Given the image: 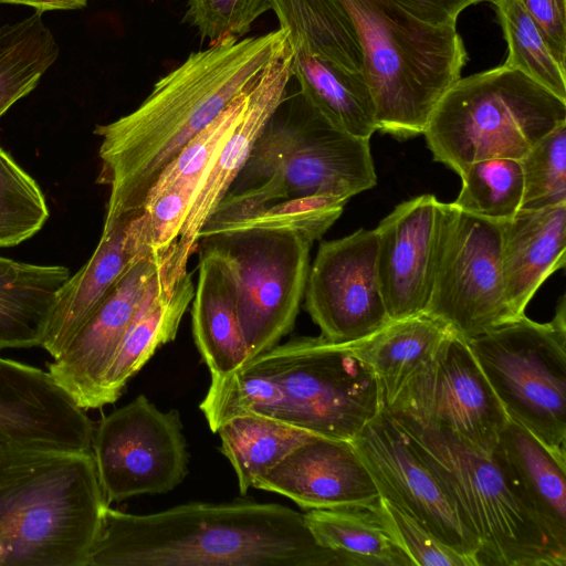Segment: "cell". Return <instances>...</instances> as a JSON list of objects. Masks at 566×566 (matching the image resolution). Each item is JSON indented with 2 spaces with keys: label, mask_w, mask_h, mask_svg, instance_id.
<instances>
[{
  "label": "cell",
  "mask_w": 566,
  "mask_h": 566,
  "mask_svg": "<svg viewBox=\"0 0 566 566\" xmlns=\"http://www.w3.org/2000/svg\"><path fill=\"white\" fill-rule=\"evenodd\" d=\"M287 44L282 28L212 43L160 77L132 113L96 125L94 134L101 138L97 184L109 187L104 219L139 210L181 148L247 95Z\"/></svg>",
  "instance_id": "obj_1"
},
{
  "label": "cell",
  "mask_w": 566,
  "mask_h": 566,
  "mask_svg": "<svg viewBox=\"0 0 566 566\" xmlns=\"http://www.w3.org/2000/svg\"><path fill=\"white\" fill-rule=\"evenodd\" d=\"M85 566H345L304 514L275 503H188L103 512Z\"/></svg>",
  "instance_id": "obj_2"
},
{
  "label": "cell",
  "mask_w": 566,
  "mask_h": 566,
  "mask_svg": "<svg viewBox=\"0 0 566 566\" xmlns=\"http://www.w3.org/2000/svg\"><path fill=\"white\" fill-rule=\"evenodd\" d=\"M384 406L379 382L364 363L338 343L305 336L211 378L199 408L213 432L234 416L256 412L352 441Z\"/></svg>",
  "instance_id": "obj_3"
},
{
  "label": "cell",
  "mask_w": 566,
  "mask_h": 566,
  "mask_svg": "<svg viewBox=\"0 0 566 566\" xmlns=\"http://www.w3.org/2000/svg\"><path fill=\"white\" fill-rule=\"evenodd\" d=\"M346 202L336 197L283 201L239 217L210 218L202 227L197 249L217 258L233 281L249 360L293 329L311 248Z\"/></svg>",
  "instance_id": "obj_4"
},
{
  "label": "cell",
  "mask_w": 566,
  "mask_h": 566,
  "mask_svg": "<svg viewBox=\"0 0 566 566\" xmlns=\"http://www.w3.org/2000/svg\"><path fill=\"white\" fill-rule=\"evenodd\" d=\"M107 505L92 451L0 444V566H85Z\"/></svg>",
  "instance_id": "obj_5"
},
{
  "label": "cell",
  "mask_w": 566,
  "mask_h": 566,
  "mask_svg": "<svg viewBox=\"0 0 566 566\" xmlns=\"http://www.w3.org/2000/svg\"><path fill=\"white\" fill-rule=\"evenodd\" d=\"M350 18L363 54L377 130L405 139L422 135L468 53L455 27H431L391 0H334Z\"/></svg>",
  "instance_id": "obj_6"
},
{
  "label": "cell",
  "mask_w": 566,
  "mask_h": 566,
  "mask_svg": "<svg viewBox=\"0 0 566 566\" xmlns=\"http://www.w3.org/2000/svg\"><path fill=\"white\" fill-rule=\"evenodd\" d=\"M369 140L331 126L301 96L292 116L276 111L268 122L210 218H233L312 197L348 201L377 182Z\"/></svg>",
  "instance_id": "obj_7"
},
{
  "label": "cell",
  "mask_w": 566,
  "mask_h": 566,
  "mask_svg": "<svg viewBox=\"0 0 566 566\" xmlns=\"http://www.w3.org/2000/svg\"><path fill=\"white\" fill-rule=\"evenodd\" d=\"M389 413L410 434L452 497L478 543L479 566L566 565V548L551 535L520 485L492 453L449 430Z\"/></svg>",
  "instance_id": "obj_8"
},
{
  "label": "cell",
  "mask_w": 566,
  "mask_h": 566,
  "mask_svg": "<svg viewBox=\"0 0 566 566\" xmlns=\"http://www.w3.org/2000/svg\"><path fill=\"white\" fill-rule=\"evenodd\" d=\"M564 123L566 101L501 64L450 86L422 135L433 159L461 176L475 161L521 159Z\"/></svg>",
  "instance_id": "obj_9"
},
{
  "label": "cell",
  "mask_w": 566,
  "mask_h": 566,
  "mask_svg": "<svg viewBox=\"0 0 566 566\" xmlns=\"http://www.w3.org/2000/svg\"><path fill=\"white\" fill-rule=\"evenodd\" d=\"M507 418L566 460V304L551 322L522 315L465 339Z\"/></svg>",
  "instance_id": "obj_10"
},
{
  "label": "cell",
  "mask_w": 566,
  "mask_h": 566,
  "mask_svg": "<svg viewBox=\"0 0 566 566\" xmlns=\"http://www.w3.org/2000/svg\"><path fill=\"white\" fill-rule=\"evenodd\" d=\"M502 221L437 202L432 281L423 314L471 338L515 317L501 266Z\"/></svg>",
  "instance_id": "obj_11"
},
{
  "label": "cell",
  "mask_w": 566,
  "mask_h": 566,
  "mask_svg": "<svg viewBox=\"0 0 566 566\" xmlns=\"http://www.w3.org/2000/svg\"><path fill=\"white\" fill-rule=\"evenodd\" d=\"M92 453L108 504L169 492L188 473L189 453L179 412H164L144 395L99 420Z\"/></svg>",
  "instance_id": "obj_12"
},
{
  "label": "cell",
  "mask_w": 566,
  "mask_h": 566,
  "mask_svg": "<svg viewBox=\"0 0 566 566\" xmlns=\"http://www.w3.org/2000/svg\"><path fill=\"white\" fill-rule=\"evenodd\" d=\"M385 408L489 454L509 419L465 339L451 332Z\"/></svg>",
  "instance_id": "obj_13"
},
{
  "label": "cell",
  "mask_w": 566,
  "mask_h": 566,
  "mask_svg": "<svg viewBox=\"0 0 566 566\" xmlns=\"http://www.w3.org/2000/svg\"><path fill=\"white\" fill-rule=\"evenodd\" d=\"M352 443L381 499L478 563V543L464 525L452 497L410 434L385 406Z\"/></svg>",
  "instance_id": "obj_14"
},
{
  "label": "cell",
  "mask_w": 566,
  "mask_h": 566,
  "mask_svg": "<svg viewBox=\"0 0 566 566\" xmlns=\"http://www.w3.org/2000/svg\"><path fill=\"white\" fill-rule=\"evenodd\" d=\"M376 231L358 229L322 241L310 265L305 310L333 343H349L380 329L389 318L379 289Z\"/></svg>",
  "instance_id": "obj_15"
},
{
  "label": "cell",
  "mask_w": 566,
  "mask_h": 566,
  "mask_svg": "<svg viewBox=\"0 0 566 566\" xmlns=\"http://www.w3.org/2000/svg\"><path fill=\"white\" fill-rule=\"evenodd\" d=\"M176 243L166 251L138 259L64 352L48 365V371L80 408H99V390L106 369L139 311L155 275Z\"/></svg>",
  "instance_id": "obj_16"
},
{
  "label": "cell",
  "mask_w": 566,
  "mask_h": 566,
  "mask_svg": "<svg viewBox=\"0 0 566 566\" xmlns=\"http://www.w3.org/2000/svg\"><path fill=\"white\" fill-rule=\"evenodd\" d=\"M94 428L49 371L0 356V444L92 451Z\"/></svg>",
  "instance_id": "obj_17"
},
{
  "label": "cell",
  "mask_w": 566,
  "mask_h": 566,
  "mask_svg": "<svg viewBox=\"0 0 566 566\" xmlns=\"http://www.w3.org/2000/svg\"><path fill=\"white\" fill-rule=\"evenodd\" d=\"M437 202L433 195L403 201L375 229L377 279L391 321L423 314L428 304Z\"/></svg>",
  "instance_id": "obj_18"
},
{
  "label": "cell",
  "mask_w": 566,
  "mask_h": 566,
  "mask_svg": "<svg viewBox=\"0 0 566 566\" xmlns=\"http://www.w3.org/2000/svg\"><path fill=\"white\" fill-rule=\"evenodd\" d=\"M252 488L286 496L306 510L370 509L380 499L352 441L324 437L295 449Z\"/></svg>",
  "instance_id": "obj_19"
},
{
  "label": "cell",
  "mask_w": 566,
  "mask_h": 566,
  "mask_svg": "<svg viewBox=\"0 0 566 566\" xmlns=\"http://www.w3.org/2000/svg\"><path fill=\"white\" fill-rule=\"evenodd\" d=\"M289 44L264 67L248 94L243 113L199 187L177 241L179 254L189 260L199 233L248 161L268 122L283 104L292 73Z\"/></svg>",
  "instance_id": "obj_20"
},
{
  "label": "cell",
  "mask_w": 566,
  "mask_h": 566,
  "mask_svg": "<svg viewBox=\"0 0 566 566\" xmlns=\"http://www.w3.org/2000/svg\"><path fill=\"white\" fill-rule=\"evenodd\" d=\"M149 253L157 252L143 245L136 210L104 219L93 254L61 287L40 347L57 358L120 277Z\"/></svg>",
  "instance_id": "obj_21"
},
{
  "label": "cell",
  "mask_w": 566,
  "mask_h": 566,
  "mask_svg": "<svg viewBox=\"0 0 566 566\" xmlns=\"http://www.w3.org/2000/svg\"><path fill=\"white\" fill-rule=\"evenodd\" d=\"M187 264L188 261L179 255L176 243L155 275L139 311L106 369L99 390V408L115 402L128 380L156 350L175 339L195 294Z\"/></svg>",
  "instance_id": "obj_22"
},
{
  "label": "cell",
  "mask_w": 566,
  "mask_h": 566,
  "mask_svg": "<svg viewBox=\"0 0 566 566\" xmlns=\"http://www.w3.org/2000/svg\"><path fill=\"white\" fill-rule=\"evenodd\" d=\"M566 263V205L520 209L502 221L501 266L507 305L515 317L543 282Z\"/></svg>",
  "instance_id": "obj_23"
},
{
  "label": "cell",
  "mask_w": 566,
  "mask_h": 566,
  "mask_svg": "<svg viewBox=\"0 0 566 566\" xmlns=\"http://www.w3.org/2000/svg\"><path fill=\"white\" fill-rule=\"evenodd\" d=\"M191 316L193 339L211 378L224 377L249 361L233 281L217 258L200 251Z\"/></svg>",
  "instance_id": "obj_24"
},
{
  "label": "cell",
  "mask_w": 566,
  "mask_h": 566,
  "mask_svg": "<svg viewBox=\"0 0 566 566\" xmlns=\"http://www.w3.org/2000/svg\"><path fill=\"white\" fill-rule=\"evenodd\" d=\"M70 276L64 265L0 255V350L41 346L57 294Z\"/></svg>",
  "instance_id": "obj_25"
},
{
  "label": "cell",
  "mask_w": 566,
  "mask_h": 566,
  "mask_svg": "<svg viewBox=\"0 0 566 566\" xmlns=\"http://www.w3.org/2000/svg\"><path fill=\"white\" fill-rule=\"evenodd\" d=\"M492 454L520 485L551 535L566 548V460L510 418Z\"/></svg>",
  "instance_id": "obj_26"
},
{
  "label": "cell",
  "mask_w": 566,
  "mask_h": 566,
  "mask_svg": "<svg viewBox=\"0 0 566 566\" xmlns=\"http://www.w3.org/2000/svg\"><path fill=\"white\" fill-rule=\"evenodd\" d=\"M292 73L305 103L331 126L369 138L377 130L373 94L363 71H349L291 46Z\"/></svg>",
  "instance_id": "obj_27"
},
{
  "label": "cell",
  "mask_w": 566,
  "mask_h": 566,
  "mask_svg": "<svg viewBox=\"0 0 566 566\" xmlns=\"http://www.w3.org/2000/svg\"><path fill=\"white\" fill-rule=\"evenodd\" d=\"M448 333L444 326L420 314L390 321L364 338L338 344L374 373L387 407L434 356Z\"/></svg>",
  "instance_id": "obj_28"
},
{
  "label": "cell",
  "mask_w": 566,
  "mask_h": 566,
  "mask_svg": "<svg viewBox=\"0 0 566 566\" xmlns=\"http://www.w3.org/2000/svg\"><path fill=\"white\" fill-rule=\"evenodd\" d=\"M216 432L221 453L234 469L241 494L295 449L319 437L256 412L234 416Z\"/></svg>",
  "instance_id": "obj_29"
},
{
  "label": "cell",
  "mask_w": 566,
  "mask_h": 566,
  "mask_svg": "<svg viewBox=\"0 0 566 566\" xmlns=\"http://www.w3.org/2000/svg\"><path fill=\"white\" fill-rule=\"evenodd\" d=\"M304 517L315 539L345 566H413L369 509H313Z\"/></svg>",
  "instance_id": "obj_30"
},
{
  "label": "cell",
  "mask_w": 566,
  "mask_h": 566,
  "mask_svg": "<svg viewBox=\"0 0 566 566\" xmlns=\"http://www.w3.org/2000/svg\"><path fill=\"white\" fill-rule=\"evenodd\" d=\"M59 52L41 13L0 28V118L36 87Z\"/></svg>",
  "instance_id": "obj_31"
},
{
  "label": "cell",
  "mask_w": 566,
  "mask_h": 566,
  "mask_svg": "<svg viewBox=\"0 0 566 566\" xmlns=\"http://www.w3.org/2000/svg\"><path fill=\"white\" fill-rule=\"evenodd\" d=\"M496 12L507 43L504 65L520 71L566 101V69L549 51L545 40L520 0H488Z\"/></svg>",
  "instance_id": "obj_32"
},
{
  "label": "cell",
  "mask_w": 566,
  "mask_h": 566,
  "mask_svg": "<svg viewBox=\"0 0 566 566\" xmlns=\"http://www.w3.org/2000/svg\"><path fill=\"white\" fill-rule=\"evenodd\" d=\"M460 177L462 188L453 202L460 209L497 221L511 219L521 209L524 181L520 159L475 161Z\"/></svg>",
  "instance_id": "obj_33"
},
{
  "label": "cell",
  "mask_w": 566,
  "mask_h": 566,
  "mask_svg": "<svg viewBox=\"0 0 566 566\" xmlns=\"http://www.w3.org/2000/svg\"><path fill=\"white\" fill-rule=\"evenodd\" d=\"M248 94L234 102L181 148L159 174L146 198L167 189H178L191 197L192 205L217 155L241 117Z\"/></svg>",
  "instance_id": "obj_34"
},
{
  "label": "cell",
  "mask_w": 566,
  "mask_h": 566,
  "mask_svg": "<svg viewBox=\"0 0 566 566\" xmlns=\"http://www.w3.org/2000/svg\"><path fill=\"white\" fill-rule=\"evenodd\" d=\"M49 217L39 184L0 146V248L29 240Z\"/></svg>",
  "instance_id": "obj_35"
},
{
  "label": "cell",
  "mask_w": 566,
  "mask_h": 566,
  "mask_svg": "<svg viewBox=\"0 0 566 566\" xmlns=\"http://www.w3.org/2000/svg\"><path fill=\"white\" fill-rule=\"evenodd\" d=\"M520 163L524 181L521 209L566 205V123L539 139Z\"/></svg>",
  "instance_id": "obj_36"
},
{
  "label": "cell",
  "mask_w": 566,
  "mask_h": 566,
  "mask_svg": "<svg viewBox=\"0 0 566 566\" xmlns=\"http://www.w3.org/2000/svg\"><path fill=\"white\" fill-rule=\"evenodd\" d=\"M371 510L412 565L478 566L476 560L440 541L420 523L384 499Z\"/></svg>",
  "instance_id": "obj_37"
},
{
  "label": "cell",
  "mask_w": 566,
  "mask_h": 566,
  "mask_svg": "<svg viewBox=\"0 0 566 566\" xmlns=\"http://www.w3.org/2000/svg\"><path fill=\"white\" fill-rule=\"evenodd\" d=\"M269 10L272 0H186L184 20L212 44L227 38L240 39Z\"/></svg>",
  "instance_id": "obj_38"
},
{
  "label": "cell",
  "mask_w": 566,
  "mask_h": 566,
  "mask_svg": "<svg viewBox=\"0 0 566 566\" xmlns=\"http://www.w3.org/2000/svg\"><path fill=\"white\" fill-rule=\"evenodd\" d=\"M558 64L566 69V0H520Z\"/></svg>",
  "instance_id": "obj_39"
},
{
  "label": "cell",
  "mask_w": 566,
  "mask_h": 566,
  "mask_svg": "<svg viewBox=\"0 0 566 566\" xmlns=\"http://www.w3.org/2000/svg\"><path fill=\"white\" fill-rule=\"evenodd\" d=\"M418 21L431 27H455L459 14L484 0H391Z\"/></svg>",
  "instance_id": "obj_40"
},
{
  "label": "cell",
  "mask_w": 566,
  "mask_h": 566,
  "mask_svg": "<svg viewBox=\"0 0 566 566\" xmlns=\"http://www.w3.org/2000/svg\"><path fill=\"white\" fill-rule=\"evenodd\" d=\"M88 0H0V3L24 4L38 13L53 10H77L86 7Z\"/></svg>",
  "instance_id": "obj_41"
}]
</instances>
